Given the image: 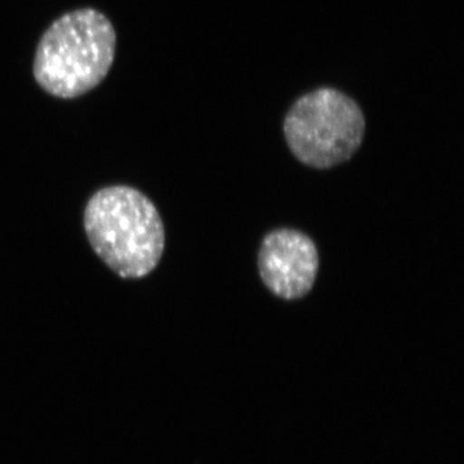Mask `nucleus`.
Instances as JSON below:
<instances>
[{
    "label": "nucleus",
    "mask_w": 464,
    "mask_h": 464,
    "mask_svg": "<svg viewBox=\"0 0 464 464\" xmlns=\"http://www.w3.org/2000/svg\"><path fill=\"white\" fill-rule=\"evenodd\" d=\"M92 249L123 279L148 276L163 257L166 228L155 204L130 186L94 192L84 210Z\"/></svg>",
    "instance_id": "obj_1"
},
{
    "label": "nucleus",
    "mask_w": 464,
    "mask_h": 464,
    "mask_svg": "<svg viewBox=\"0 0 464 464\" xmlns=\"http://www.w3.org/2000/svg\"><path fill=\"white\" fill-rule=\"evenodd\" d=\"M115 50L114 25L102 12H67L43 34L34 58V78L51 96L78 99L102 83Z\"/></svg>",
    "instance_id": "obj_2"
},
{
    "label": "nucleus",
    "mask_w": 464,
    "mask_h": 464,
    "mask_svg": "<svg viewBox=\"0 0 464 464\" xmlns=\"http://www.w3.org/2000/svg\"><path fill=\"white\" fill-rule=\"evenodd\" d=\"M365 116L356 101L334 88H319L295 101L284 119L292 154L316 169L346 163L362 146Z\"/></svg>",
    "instance_id": "obj_3"
},
{
    "label": "nucleus",
    "mask_w": 464,
    "mask_h": 464,
    "mask_svg": "<svg viewBox=\"0 0 464 464\" xmlns=\"http://www.w3.org/2000/svg\"><path fill=\"white\" fill-rule=\"evenodd\" d=\"M320 258L315 241L295 228L268 232L258 252V271L266 288L276 297L295 301L315 285Z\"/></svg>",
    "instance_id": "obj_4"
}]
</instances>
